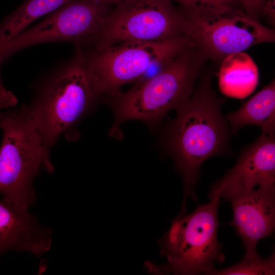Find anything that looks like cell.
Returning a JSON list of instances; mask_svg holds the SVG:
<instances>
[{
	"mask_svg": "<svg viewBox=\"0 0 275 275\" xmlns=\"http://www.w3.org/2000/svg\"><path fill=\"white\" fill-rule=\"evenodd\" d=\"M99 3L103 4L108 6L110 5H114L115 6L121 3V2L125 0H94Z\"/></svg>",
	"mask_w": 275,
	"mask_h": 275,
	"instance_id": "19",
	"label": "cell"
},
{
	"mask_svg": "<svg viewBox=\"0 0 275 275\" xmlns=\"http://www.w3.org/2000/svg\"><path fill=\"white\" fill-rule=\"evenodd\" d=\"M205 204H198L188 213L180 210L170 228L158 241L160 255L166 264L156 265L149 262L146 266L158 274H205L222 263L225 256L217 239L218 208L221 198L214 196Z\"/></svg>",
	"mask_w": 275,
	"mask_h": 275,
	"instance_id": "5",
	"label": "cell"
},
{
	"mask_svg": "<svg viewBox=\"0 0 275 275\" xmlns=\"http://www.w3.org/2000/svg\"><path fill=\"white\" fill-rule=\"evenodd\" d=\"M236 1L240 3L245 12L256 20L263 13L264 9H271L275 7V0Z\"/></svg>",
	"mask_w": 275,
	"mask_h": 275,
	"instance_id": "18",
	"label": "cell"
},
{
	"mask_svg": "<svg viewBox=\"0 0 275 275\" xmlns=\"http://www.w3.org/2000/svg\"><path fill=\"white\" fill-rule=\"evenodd\" d=\"M15 107L0 111V195L5 203L24 210L36 200L35 178L54 168L26 105Z\"/></svg>",
	"mask_w": 275,
	"mask_h": 275,
	"instance_id": "4",
	"label": "cell"
},
{
	"mask_svg": "<svg viewBox=\"0 0 275 275\" xmlns=\"http://www.w3.org/2000/svg\"><path fill=\"white\" fill-rule=\"evenodd\" d=\"M180 4L184 10L211 9L236 4V0H172Z\"/></svg>",
	"mask_w": 275,
	"mask_h": 275,
	"instance_id": "17",
	"label": "cell"
},
{
	"mask_svg": "<svg viewBox=\"0 0 275 275\" xmlns=\"http://www.w3.org/2000/svg\"><path fill=\"white\" fill-rule=\"evenodd\" d=\"M235 5L180 10L184 35L207 59L222 61L254 45L274 41L273 29Z\"/></svg>",
	"mask_w": 275,
	"mask_h": 275,
	"instance_id": "7",
	"label": "cell"
},
{
	"mask_svg": "<svg viewBox=\"0 0 275 275\" xmlns=\"http://www.w3.org/2000/svg\"><path fill=\"white\" fill-rule=\"evenodd\" d=\"M98 100L87 70L82 48L42 83L26 105L47 155L61 136L77 138L75 126Z\"/></svg>",
	"mask_w": 275,
	"mask_h": 275,
	"instance_id": "3",
	"label": "cell"
},
{
	"mask_svg": "<svg viewBox=\"0 0 275 275\" xmlns=\"http://www.w3.org/2000/svg\"><path fill=\"white\" fill-rule=\"evenodd\" d=\"M72 0H26L0 23V48L32 22Z\"/></svg>",
	"mask_w": 275,
	"mask_h": 275,
	"instance_id": "15",
	"label": "cell"
},
{
	"mask_svg": "<svg viewBox=\"0 0 275 275\" xmlns=\"http://www.w3.org/2000/svg\"><path fill=\"white\" fill-rule=\"evenodd\" d=\"M191 44L185 35L151 42H122L85 53L87 70L99 99L136 82L151 70L155 75L163 69L182 50Z\"/></svg>",
	"mask_w": 275,
	"mask_h": 275,
	"instance_id": "6",
	"label": "cell"
},
{
	"mask_svg": "<svg viewBox=\"0 0 275 275\" xmlns=\"http://www.w3.org/2000/svg\"><path fill=\"white\" fill-rule=\"evenodd\" d=\"M183 35L181 12L172 0H125L110 10L90 45L101 50L124 42L159 41Z\"/></svg>",
	"mask_w": 275,
	"mask_h": 275,
	"instance_id": "8",
	"label": "cell"
},
{
	"mask_svg": "<svg viewBox=\"0 0 275 275\" xmlns=\"http://www.w3.org/2000/svg\"><path fill=\"white\" fill-rule=\"evenodd\" d=\"M52 243L51 229L28 209L18 210L0 200V257L10 251L39 257Z\"/></svg>",
	"mask_w": 275,
	"mask_h": 275,
	"instance_id": "12",
	"label": "cell"
},
{
	"mask_svg": "<svg viewBox=\"0 0 275 275\" xmlns=\"http://www.w3.org/2000/svg\"><path fill=\"white\" fill-rule=\"evenodd\" d=\"M225 118L232 134L247 125H255L262 133L270 135L275 133V83L272 80L263 89L245 102L235 112Z\"/></svg>",
	"mask_w": 275,
	"mask_h": 275,
	"instance_id": "13",
	"label": "cell"
},
{
	"mask_svg": "<svg viewBox=\"0 0 275 275\" xmlns=\"http://www.w3.org/2000/svg\"><path fill=\"white\" fill-rule=\"evenodd\" d=\"M205 59L191 44L158 73L136 81L126 92L102 98L114 115L108 135L121 139L119 126L130 120L142 121L154 131L169 111L191 97Z\"/></svg>",
	"mask_w": 275,
	"mask_h": 275,
	"instance_id": "2",
	"label": "cell"
},
{
	"mask_svg": "<svg viewBox=\"0 0 275 275\" xmlns=\"http://www.w3.org/2000/svg\"><path fill=\"white\" fill-rule=\"evenodd\" d=\"M275 274V254L266 258L257 253L244 254L239 262L227 268L213 269L205 274L212 275H274Z\"/></svg>",
	"mask_w": 275,
	"mask_h": 275,
	"instance_id": "16",
	"label": "cell"
},
{
	"mask_svg": "<svg viewBox=\"0 0 275 275\" xmlns=\"http://www.w3.org/2000/svg\"><path fill=\"white\" fill-rule=\"evenodd\" d=\"M109 11V6L94 0L68 2L2 46L0 67L12 55L37 44L68 41L80 47L90 45Z\"/></svg>",
	"mask_w": 275,
	"mask_h": 275,
	"instance_id": "9",
	"label": "cell"
},
{
	"mask_svg": "<svg viewBox=\"0 0 275 275\" xmlns=\"http://www.w3.org/2000/svg\"><path fill=\"white\" fill-rule=\"evenodd\" d=\"M227 200L233 213V225L246 254L257 253L261 239L272 235L275 226V186L260 187L235 195Z\"/></svg>",
	"mask_w": 275,
	"mask_h": 275,
	"instance_id": "11",
	"label": "cell"
},
{
	"mask_svg": "<svg viewBox=\"0 0 275 275\" xmlns=\"http://www.w3.org/2000/svg\"><path fill=\"white\" fill-rule=\"evenodd\" d=\"M274 184V135L262 133L241 150L235 164L213 183L208 196L227 200L235 195Z\"/></svg>",
	"mask_w": 275,
	"mask_h": 275,
	"instance_id": "10",
	"label": "cell"
},
{
	"mask_svg": "<svg viewBox=\"0 0 275 275\" xmlns=\"http://www.w3.org/2000/svg\"><path fill=\"white\" fill-rule=\"evenodd\" d=\"M224 101L212 89L211 74L207 73L189 99L176 109L175 118L160 138L162 153L173 159L182 178V207H186L187 198L197 200L195 186L202 163L213 156L232 153V133L221 112Z\"/></svg>",
	"mask_w": 275,
	"mask_h": 275,
	"instance_id": "1",
	"label": "cell"
},
{
	"mask_svg": "<svg viewBox=\"0 0 275 275\" xmlns=\"http://www.w3.org/2000/svg\"><path fill=\"white\" fill-rule=\"evenodd\" d=\"M258 68L244 51L230 54L222 61L218 74L219 88L226 96L243 99L255 90L258 82Z\"/></svg>",
	"mask_w": 275,
	"mask_h": 275,
	"instance_id": "14",
	"label": "cell"
}]
</instances>
